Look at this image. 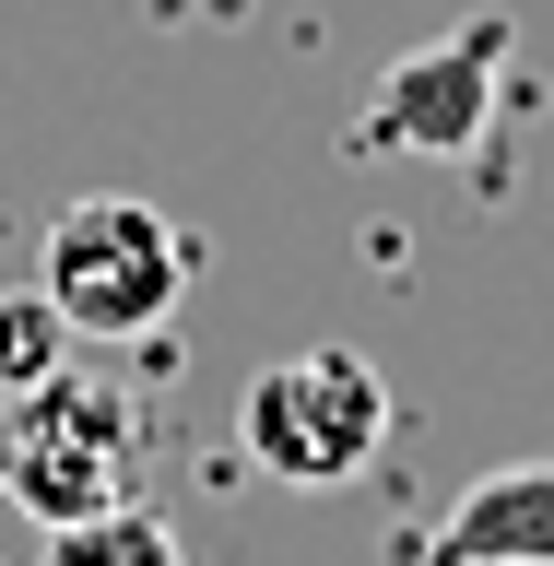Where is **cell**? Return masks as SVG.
I'll return each mask as SVG.
<instances>
[{"label":"cell","mask_w":554,"mask_h":566,"mask_svg":"<svg viewBox=\"0 0 554 566\" xmlns=\"http://www.w3.org/2000/svg\"><path fill=\"white\" fill-rule=\"evenodd\" d=\"M142 484V401L95 366H60L0 401V495L24 507L35 531L60 520H95Z\"/></svg>","instance_id":"6da1fadb"},{"label":"cell","mask_w":554,"mask_h":566,"mask_svg":"<svg viewBox=\"0 0 554 566\" xmlns=\"http://www.w3.org/2000/svg\"><path fill=\"white\" fill-rule=\"evenodd\" d=\"M237 449L260 460L272 484H295V495L354 484V472L389 449V378L354 343H295V354H272V366L248 378Z\"/></svg>","instance_id":"7a4b0ae2"},{"label":"cell","mask_w":554,"mask_h":566,"mask_svg":"<svg viewBox=\"0 0 554 566\" xmlns=\"http://www.w3.org/2000/svg\"><path fill=\"white\" fill-rule=\"evenodd\" d=\"M189 272H201V248L177 237L154 201H71L48 224V260H35L48 307L71 318V343H142V331H166Z\"/></svg>","instance_id":"3957f363"},{"label":"cell","mask_w":554,"mask_h":566,"mask_svg":"<svg viewBox=\"0 0 554 566\" xmlns=\"http://www.w3.org/2000/svg\"><path fill=\"white\" fill-rule=\"evenodd\" d=\"M495 83H508V12H472V24L425 35L378 71V95L354 106V154L378 166H449L472 154L495 118Z\"/></svg>","instance_id":"277c9868"},{"label":"cell","mask_w":554,"mask_h":566,"mask_svg":"<svg viewBox=\"0 0 554 566\" xmlns=\"http://www.w3.org/2000/svg\"><path fill=\"white\" fill-rule=\"evenodd\" d=\"M414 566H554V460H495L484 484H460Z\"/></svg>","instance_id":"5b68a950"},{"label":"cell","mask_w":554,"mask_h":566,"mask_svg":"<svg viewBox=\"0 0 554 566\" xmlns=\"http://www.w3.org/2000/svg\"><path fill=\"white\" fill-rule=\"evenodd\" d=\"M48 566H177V531H166V507L118 495V507H95V520L48 531Z\"/></svg>","instance_id":"8992f818"},{"label":"cell","mask_w":554,"mask_h":566,"mask_svg":"<svg viewBox=\"0 0 554 566\" xmlns=\"http://www.w3.org/2000/svg\"><path fill=\"white\" fill-rule=\"evenodd\" d=\"M60 366H71V318L48 307V283H12L0 295V401L35 389V378H60Z\"/></svg>","instance_id":"52a82bcc"}]
</instances>
